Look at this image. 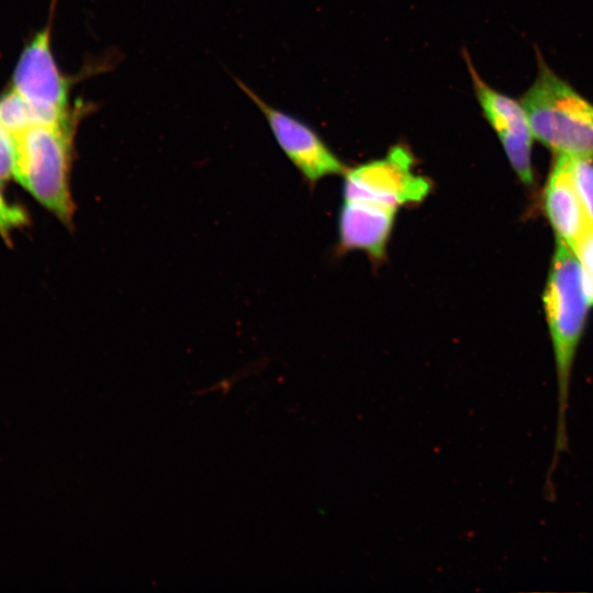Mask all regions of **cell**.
Instances as JSON below:
<instances>
[{"instance_id": "13", "label": "cell", "mask_w": 593, "mask_h": 593, "mask_svg": "<svg viewBox=\"0 0 593 593\" xmlns=\"http://www.w3.org/2000/svg\"><path fill=\"white\" fill-rule=\"evenodd\" d=\"M15 152V135L0 124V184L13 177Z\"/></svg>"}, {"instance_id": "3", "label": "cell", "mask_w": 593, "mask_h": 593, "mask_svg": "<svg viewBox=\"0 0 593 593\" xmlns=\"http://www.w3.org/2000/svg\"><path fill=\"white\" fill-rule=\"evenodd\" d=\"M537 75L521 97L534 138L556 155L593 159V102L556 74L536 47Z\"/></svg>"}, {"instance_id": "7", "label": "cell", "mask_w": 593, "mask_h": 593, "mask_svg": "<svg viewBox=\"0 0 593 593\" xmlns=\"http://www.w3.org/2000/svg\"><path fill=\"white\" fill-rule=\"evenodd\" d=\"M462 55L484 118L499 137L521 181L532 184L534 182L532 164L534 135L523 103L491 87L475 69L467 49L462 51Z\"/></svg>"}, {"instance_id": "4", "label": "cell", "mask_w": 593, "mask_h": 593, "mask_svg": "<svg viewBox=\"0 0 593 593\" xmlns=\"http://www.w3.org/2000/svg\"><path fill=\"white\" fill-rule=\"evenodd\" d=\"M415 164L406 145H393L384 156L347 168L343 175V198L396 211L419 204L430 193L433 183L415 171Z\"/></svg>"}, {"instance_id": "14", "label": "cell", "mask_w": 593, "mask_h": 593, "mask_svg": "<svg viewBox=\"0 0 593 593\" xmlns=\"http://www.w3.org/2000/svg\"><path fill=\"white\" fill-rule=\"evenodd\" d=\"M573 251L582 266L586 292L593 304V228L579 242Z\"/></svg>"}, {"instance_id": "6", "label": "cell", "mask_w": 593, "mask_h": 593, "mask_svg": "<svg viewBox=\"0 0 593 593\" xmlns=\"http://www.w3.org/2000/svg\"><path fill=\"white\" fill-rule=\"evenodd\" d=\"M235 82L262 113L279 147L311 186L345 174L348 167L310 125L267 103L242 80L235 78Z\"/></svg>"}, {"instance_id": "1", "label": "cell", "mask_w": 593, "mask_h": 593, "mask_svg": "<svg viewBox=\"0 0 593 593\" xmlns=\"http://www.w3.org/2000/svg\"><path fill=\"white\" fill-rule=\"evenodd\" d=\"M557 382V423L552 458L545 481V495L553 497V473L563 452L569 451L568 411L575 356L582 339L589 299L582 266L572 248L557 240L542 295Z\"/></svg>"}, {"instance_id": "8", "label": "cell", "mask_w": 593, "mask_h": 593, "mask_svg": "<svg viewBox=\"0 0 593 593\" xmlns=\"http://www.w3.org/2000/svg\"><path fill=\"white\" fill-rule=\"evenodd\" d=\"M398 211L383 205L343 200L338 215V251H363L374 264L385 258Z\"/></svg>"}, {"instance_id": "11", "label": "cell", "mask_w": 593, "mask_h": 593, "mask_svg": "<svg viewBox=\"0 0 593 593\" xmlns=\"http://www.w3.org/2000/svg\"><path fill=\"white\" fill-rule=\"evenodd\" d=\"M570 168L577 192L593 221V159L570 156Z\"/></svg>"}, {"instance_id": "5", "label": "cell", "mask_w": 593, "mask_h": 593, "mask_svg": "<svg viewBox=\"0 0 593 593\" xmlns=\"http://www.w3.org/2000/svg\"><path fill=\"white\" fill-rule=\"evenodd\" d=\"M51 25L37 32L24 47L15 65L11 86L40 116L42 123H53L69 116L74 80L61 72L52 51Z\"/></svg>"}, {"instance_id": "2", "label": "cell", "mask_w": 593, "mask_h": 593, "mask_svg": "<svg viewBox=\"0 0 593 593\" xmlns=\"http://www.w3.org/2000/svg\"><path fill=\"white\" fill-rule=\"evenodd\" d=\"M93 104L78 101L64 120L33 125L18 134L13 178L64 225L74 224L70 172L75 136Z\"/></svg>"}, {"instance_id": "9", "label": "cell", "mask_w": 593, "mask_h": 593, "mask_svg": "<svg viewBox=\"0 0 593 593\" xmlns=\"http://www.w3.org/2000/svg\"><path fill=\"white\" fill-rule=\"evenodd\" d=\"M544 205L558 240L572 249L593 228V221L572 180L570 156L556 155L545 188Z\"/></svg>"}, {"instance_id": "12", "label": "cell", "mask_w": 593, "mask_h": 593, "mask_svg": "<svg viewBox=\"0 0 593 593\" xmlns=\"http://www.w3.org/2000/svg\"><path fill=\"white\" fill-rule=\"evenodd\" d=\"M26 224H29L26 212L21 206L8 202L0 189V235L9 242L11 233Z\"/></svg>"}, {"instance_id": "10", "label": "cell", "mask_w": 593, "mask_h": 593, "mask_svg": "<svg viewBox=\"0 0 593 593\" xmlns=\"http://www.w3.org/2000/svg\"><path fill=\"white\" fill-rule=\"evenodd\" d=\"M41 123L35 110L12 87L0 94V124L14 135Z\"/></svg>"}]
</instances>
